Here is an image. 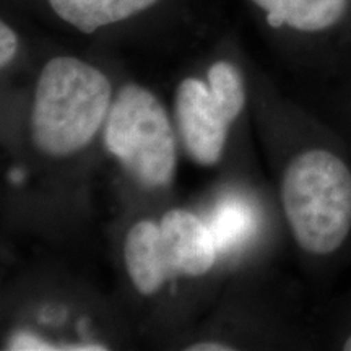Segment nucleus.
Listing matches in <instances>:
<instances>
[{"instance_id":"4","label":"nucleus","mask_w":351,"mask_h":351,"mask_svg":"<svg viewBox=\"0 0 351 351\" xmlns=\"http://www.w3.org/2000/svg\"><path fill=\"white\" fill-rule=\"evenodd\" d=\"M176 121L189 156L202 166L218 163L225 150L234 112L221 103L208 83L186 78L176 91Z\"/></svg>"},{"instance_id":"6","label":"nucleus","mask_w":351,"mask_h":351,"mask_svg":"<svg viewBox=\"0 0 351 351\" xmlns=\"http://www.w3.org/2000/svg\"><path fill=\"white\" fill-rule=\"evenodd\" d=\"M274 29L319 36L339 29L351 16V0H251Z\"/></svg>"},{"instance_id":"10","label":"nucleus","mask_w":351,"mask_h":351,"mask_svg":"<svg viewBox=\"0 0 351 351\" xmlns=\"http://www.w3.org/2000/svg\"><path fill=\"white\" fill-rule=\"evenodd\" d=\"M20 49V39L15 29L5 21L0 23V67L5 69L13 62Z\"/></svg>"},{"instance_id":"7","label":"nucleus","mask_w":351,"mask_h":351,"mask_svg":"<svg viewBox=\"0 0 351 351\" xmlns=\"http://www.w3.org/2000/svg\"><path fill=\"white\" fill-rule=\"evenodd\" d=\"M160 223L142 219L130 228L124 243V261L135 289L143 296H152L169 278L161 262Z\"/></svg>"},{"instance_id":"13","label":"nucleus","mask_w":351,"mask_h":351,"mask_svg":"<svg viewBox=\"0 0 351 351\" xmlns=\"http://www.w3.org/2000/svg\"><path fill=\"white\" fill-rule=\"evenodd\" d=\"M343 348H345L346 351H351V335L348 337V339H346L345 345H343Z\"/></svg>"},{"instance_id":"8","label":"nucleus","mask_w":351,"mask_h":351,"mask_svg":"<svg viewBox=\"0 0 351 351\" xmlns=\"http://www.w3.org/2000/svg\"><path fill=\"white\" fill-rule=\"evenodd\" d=\"M158 2L160 0H47L64 23L85 34L137 16Z\"/></svg>"},{"instance_id":"9","label":"nucleus","mask_w":351,"mask_h":351,"mask_svg":"<svg viewBox=\"0 0 351 351\" xmlns=\"http://www.w3.org/2000/svg\"><path fill=\"white\" fill-rule=\"evenodd\" d=\"M252 223L251 212L241 202H225L213 217V226H210L217 247L226 249L239 243L251 231Z\"/></svg>"},{"instance_id":"3","label":"nucleus","mask_w":351,"mask_h":351,"mask_svg":"<svg viewBox=\"0 0 351 351\" xmlns=\"http://www.w3.org/2000/svg\"><path fill=\"white\" fill-rule=\"evenodd\" d=\"M104 145L138 186L163 189L173 181L176 134L163 104L147 88H121L109 109Z\"/></svg>"},{"instance_id":"1","label":"nucleus","mask_w":351,"mask_h":351,"mask_svg":"<svg viewBox=\"0 0 351 351\" xmlns=\"http://www.w3.org/2000/svg\"><path fill=\"white\" fill-rule=\"evenodd\" d=\"M111 98L112 86L99 69L73 56L51 59L34 91V147L52 158L82 152L106 124Z\"/></svg>"},{"instance_id":"2","label":"nucleus","mask_w":351,"mask_h":351,"mask_svg":"<svg viewBox=\"0 0 351 351\" xmlns=\"http://www.w3.org/2000/svg\"><path fill=\"white\" fill-rule=\"evenodd\" d=\"M282 204L302 251L335 252L351 230V171L332 152H302L285 169Z\"/></svg>"},{"instance_id":"12","label":"nucleus","mask_w":351,"mask_h":351,"mask_svg":"<svg viewBox=\"0 0 351 351\" xmlns=\"http://www.w3.org/2000/svg\"><path fill=\"white\" fill-rule=\"evenodd\" d=\"M187 351H231L232 348L226 343H219V341H200L187 346Z\"/></svg>"},{"instance_id":"5","label":"nucleus","mask_w":351,"mask_h":351,"mask_svg":"<svg viewBox=\"0 0 351 351\" xmlns=\"http://www.w3.org/2000/svg\"><path fill=\"white\" fill-rule=\"evenodd\" d=\"M158 247L168 276H202L217 261L218 247L210 226L182 208H173L163 215Z\"/></svg>"},{"instance_id":"11","label":"nucleus","mask_w":351,"mask_h":351,"mask_svg":"<svg viewBox=\"0 0 351 351\" xmlns=\"http://www.w3.org/2000/svg\"><path fill=\"white\" fill-rule=\"evenodd\" d=\"M12 350H52V346H47L46 341L38 340L32 335H19L12 341Z\"/></svg>"}]
</instances>
